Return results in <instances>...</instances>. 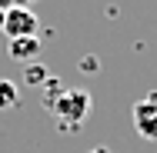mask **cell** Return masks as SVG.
<instances>
[{
	"label": "cell",
	"instance_id": "obj_1",
	"mask_svg": "<svg viewBox=\"0 0 157 153\" xmlns=\"http://www.w3.org/2000/svg\"><path fill=\"white\" fill-rule=\"evenodd\" d=\"M90 107H94V100H90L87 90H67V87H63V93L47 107V110L57 117V123H60L63 130H77L80 123L87 120Z\"/></svg>",
	"mask_w": 157,
	"mask_h": 153
},
{
	"label": "cell",
	"instance_id": "obj_2",
	"mask_svg": "<svg viewBox=\"0 0 157 153\" xmlns=\"http://www.w3.org/2000/svg\"><path fill=\"white\" fill-rule=\"evenodd\" d=\"M40 30V20L30 7H13V10H3V27L0 33H7V40H17V37H37Z\"/></svg>",
	"mask_w": 157,
	"mask_h": 153
},
{
	"label": "cell",
	"instance_id": "obj_3",
	"mask_svg": "<svg viewBox=\"0 0 157 153\" xmlns=\"http://www.w3.org/2000/svg\"><path fill=\"white\" fill-rule=\"evenodd\" d=\"M134 130L144 140H157V90L134 103Z\"/></svg>",
	"mask_w": 157,
	"mask_h": 153
},
{
	"label": "cell",
	"instance_id": "obj_4",
	"mask_svg": "<svg viewBox=\"0 0 157 153\" xmlns=\"http://www.w3.org/2000/svg\"><path fill=\"white\" fill-rule=\"evenodd\" d=\"M7 53H10V60H17V63H33L40 57V37H17V40H7Z\"/></svg>",
	"mask_w": 157,
	"mask_h": 153
},
{
	"label": "cell",
	"instance_id": "obj_5",
	"mask_svg": "<svg viewBox=\"0 0 157 153\" xmlns=\"http://www.w3.org/2000/svg\"><path fill=\"white\" fill-rule=\"evenodd\" d=\"M20 103V87L13 80H0V110H13Z\"/></svg>",
	"mask_w": 157,
	"mask_h": 153
},
{
	"label": "cell",
	"instance_id": "obj_6",
	"mask_svg": "<svg viewBox=\"0 0 157 153\" xmlns=\"http://www.w3.org/2000/svg\"><path fill=\"white\" fill-rule=\"evenodd\" d=\"M47 77H50V73H47L44 63H37V60H33V63H24V80H27L30 87H44Z\"/></svg>",
	"mask_w": 157,
	"mask_h": 153
},
{
	"label": "cell",
	"instance_id": "obj_7",
	"mask_svg": "<svg viewBox=\"0 0 157 153\" xmlns=\"http://www.w3.org/2000/svg\"><path fill=\"white\" fill-rule=\"evenodd\" d=\"M37 0H0V10H13V7H30Z\"/></svg>",
	"mask_w": 157,
	"mask_h": 153
},
{
	"label": "cell",
	"instance_id": "obj_8",
	"mask_svg": "<svg viewBox=\"0 0 157 153\" xmlns=\"http://www.w3.org/2000/svg\"><path fill=\"white\" fill-rule=\"evenodd\" d=\"M97 67H100V63H97L94 57H87V60H80V70H84V73H94Z\"/></svg>",
	"mask_w": 157,
	"mask_h": 153
},
{
	"label": "cell",
	"instance_id": "obj_9",
	"mask_svg": "<svg viewBox=\"0 0 157 153\" xmlns=\"http://www.w3.org/2000/svg\"><path fill=\"white\" fill-rule=\"evenodd\" d=\"M87 153H110L107 147H94V150H87Z\"/></svg>",
	"mask_w": 157,
	"mask_h": 153
},
{
	"label": "cell",
	"instance_id": "obj_10",
	"mask_svg": "<svg viewBox=\"0 0 157 153\" xmlns=\"http://www.w3.org/2000/svg\"><path fill=\"white\" fill-rule=\"evenodd\" d=\"M0 27H3V10H0Z\"/></svg>",
	"mask_w": 157,
	"mask_h": 153
}]
</instances>
